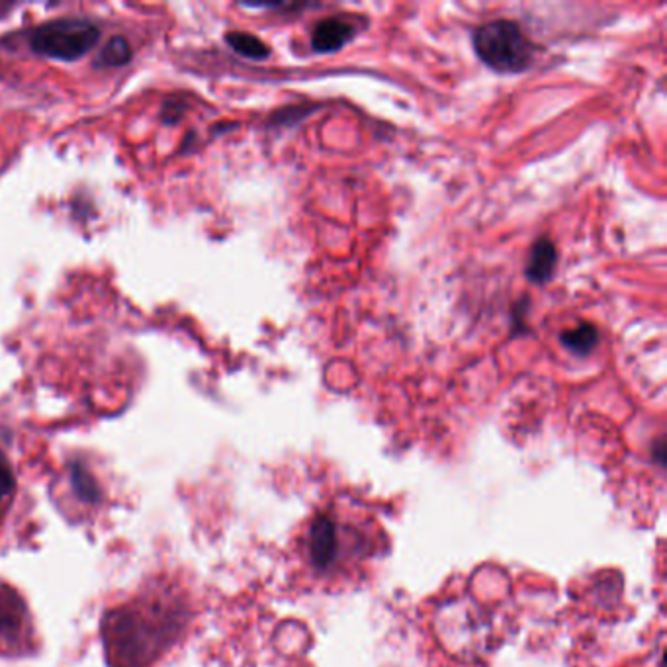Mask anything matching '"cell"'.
<instances>
[{
	"mask_svg": "<svg viewBox=\"0 0 667 667\" xmlns=\"http://www.w3.org/2000/svg\"><path fill=\"white\" fill-rule=\"evenodd\" d=\"M481 62L498 73H521L533 63L534 45L511 20H491L474 34Z\"/></svg>",
	"mask_w": 667,
	"mask_h": 667,
	"instance_id": "2",
	"label": "cell"
},
{
	"mask_svg": "<svg viewBox=\"0 0 667 667\" xmlns=\"http://www.w3.org/2000/svg\"><path fill=\"white\" fill-rule=\"evenodd\" d=\"M558 253L551 240H538L531 249L529 263H526V276L534 285H546L556 270Z\"/></svg>",
	"mask_w": 667,
	"mask_h": 667,
	"instance_id": "6",
	"label": "cell"
},
{
	"mask_svg": "<svg viewBox=\"0 0 667 667\" xmlns=\"http://www.w3.org/2000/svg\"><path fill=\"white\" fill-rule=\"evenodd\" d=\"M132 57H134V49H132L130 42L124 36H114L100 49V54L95 59V67L97 69L124 67L132 62Z\"/></svg>",
	"mask_w": 667,
	"mask_h": 667,
	"instance_id": "7",
	"label": "cell"
},
{
	"mask_svg": "<svg viewBox=\"0 0 667 667\" xmlns=\"http://www.w3.org/2000/svg\"><path fill=\"white\" fill-rule=\"evenodd\" d=\"M185 110H187V104H185V102H180L178 99L167 100V102L163 104V110H160V120H163V124H177L178 120L185 114Z\"/></svg>",
	"mask_w": 667,
	"mask_h": 667,
	"instance_id": "11",
	"label": "cell"
},
{
	"mask_svg": "<svg viewBox=\"0 0 667 667\" xmlns=\"http://www.w3.org/2000/svg\"><path fill=\"white\" fill-rule=\"evenodd\" d=\"M100 40V27L85 19H62L34 27L27 37L36 55L71 63L92 52Z\"/></svg>",
	"mask_w": 667,
	"mask_h": 667,
	"instance_id": "3",
	"label": "cell"
},
{
	"mask_svg": "<svg viewBox=\"0 0 667 667\" xmlns=\"http://www.w3.org/2000/svg\"><path fill=\"white\" fill-rule=\"evenodd\" d=\"M225 42L232 47L235 54H240L245 59H253V62H263L270 55V49L265 42H260L257 36L247 34V32H230L225 36Z\"/></svg>",
	"mask_w": 667,
	"mask_h": 667,
	"instance_id": "8",
	"label": "cell"
},
{
	"mask_svg": "<svg viewBox=\"0 0 667 667\" xmlns=\"http://www.w3.org/2000/svg\"><path fill=\"white\" fill-rule=\"evenodd\" d=\"M182 632V603L155 586L116 607L104 621V644L116 667H145L160 658Z\"/></svg>",
	"mask_w": 667,
	"mask_h": 667,
	"instance_id": "1",
	"label": "cell"
},
{
	"mask_svg": "<svg viewBox=\"0 0 667 667\" xmlns=\"http://www.w3.org/2000/svg\"><path fill=\"white\" fill-rule=\"evenodd\" d=\"M40 648L34 616L26 601L9 583L0 581V656L24 658Z\"/></svg>",
	"mask_w": 667,
	"mask_h": 667,
	"instance_id": "4",
	"label": "cell"
},
{
	"mask_svg": "<svg viewBox=\"0 0 667 667\" xmlns=\"http://www.w3.org/2000/svg\"><path fill=\"white\" fill-rule=\"evenodd\" d=\"M356 27L348 19L321 20L318 26L313 27L312 47L318 54H333L341 49L343 45L348 44L355 37Z\"/></svg>",
	"mask_w": 667,
	"mask_h": 667,
	"instance_id": "5",
	"label": "cell"
},
{
	"mask_svg": "<svg viewBox=\"0 0 667 667\" xmlns=\"http://www.w3.org/2000/svg\"><path fill=\"white\" fill-rule=\"evenodd\" d=\"M562 343H564V347L569 348L571 353H576V355H588L591 353L593 348L597 347V343H599V331L593 327V325H589V323H583V325H579L576 330L566 331V333H562Z\"/></svg>",
	"mask_w": 667,
	"mask_h": 667,
	"instance_id": "9",
	"label": "cell"
},
{
	"mask_svg": "<svg viewBox=\"0 0 667 667\" xmlns=\"http://www.w3.org/2000/svg\"><path fill=\"white\" fill-rule=\"evenodd\" d=\"M16 493V480L10 466L9 458L0 451V519L9 511L12 499Z\"/></svg>",
	"mask_w": 667,
	"mask_h": 667,
	"instance_id": "10",
	"label": "cell"
}]
</instances>
